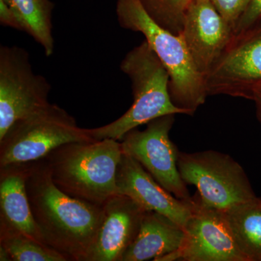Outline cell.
Here are the masks:
<instances>
[{
    "label": "cell",
    "instance_id": "10",
    "mask_svg": "<svg viewBox=\"0 0 261 261\" xmlns=\"http://www.w3.org/2000/svg\"><path fill=\"white\" fill-rule=\"evenodd\" d=\"M193 199L181 247L157 261H248L238 248L224 214L203 205L197 195Z\"/></svg>",
    "mask_w": 261,
    "mask_h": 261
},
{
    "label": "cell",
    "instance_id": "6",
    "mask_svg": "<svg viewBox=\"0 0 261 261\" xmlns=\"http://www.w3.org/2000/svg\"><path fill=\"white\" fill-rule=\"evenodd\" d=\"M178 168L185 183L196 187L201 202L215 210L224 213L258 198L241 165L227 154L179 152Z\"/></svg>",
    "mask_w": 261,
    "mask_h": 261
},
{
    "label": "cell",
    "instance_id": "18",
    "mask_svg": "<svg viewBox=\"0 0 261 261\" xmlns=\"http://www.w3.org/2000/svg\"><path fill=\"white\" fill-rule=\"evenodd\" d=\"M0 245L8 250L13 261H68L55 249L13 230L0 228Z\"/></svg>",
    "mask_w": 261,
    "mask_h": 261
},
{
    "label": "cell",
    "instance_id": "16",
    "mask_svg": "<svg viewBox=\"0 0 261 261\" xmlns=\"http://www.w3.org/2000/svg\"><path fill=\"white\" fill-rule=\"evenodd\" d=\"M233 238L248 261H261L260 198L223 213Z\"/></svg>",
    "mask_w": 261,
    "mask_h": 261
},
{
    "label": "cell",
    "instance_id": "17",
    "mask_svg": "<svg viewBox=\"0 0 261 261\" xmlns=\"http://www.w3.org/2000/svg\"><path fill=\"white\" fill-rule=\"evenodd\" d=\"M18 17L25 32L40 44L44 54L50 57L54 53L51 15L54 4L50 0H5Z\"/></svg>",
    "mask_w": 261,
    "mask_h": 261
},
{
    "label": "cell",
    "instance_id": "20",
    "mask_svg": "<svg viewBox=\"0 0 261 261\" xmlns=\"http://www.w3.org/2000/svg\"><path fill=\"white\" fill-rule=\"evenodd\" d=\"M218 13L234 30L239 20L245 13L250 0H208Z\"/></svg>",
    "mask_w": 261,
    "mask_h": 261
},
{
    "label": "cell",
    "instance_id": "3",
    "mask_svg": "<svg viewBox=\"0 0 261 261\" xmlns=\"http://www.w3.org/2000/svg\"><path fill=\"white\" fill-rule=\"evenodd\" d=\"M120 68L132 83L133 104L112 123L87 128V133L94 140H121L130 130L159 117L188 115L171 100L169 73L145 39L127 53Z\"/></svg>",
    "mask_w": 261,
    "mask_h": 261
},
{
    "label": "cell",
    "instance_id": "8",
    "mask_svg": "<svg viewBox=\"0 0 261 261\" xmlns=\"http://www.w3.org/2000/svg\"><path fill=\"white\" fill-rule=\"evenodd\" d=\"M51 85L33 70L28 51L0 47V139L19 120L47 106Z\"/></svg>",
    "mask_w": 261,
    "mask_h": 261
},
{
    "label": "cell",
    "instance_id": "13",
    "mask_svg": "<svg viewBox=\"0 0 261 261\" xmlns=\"http://www.w3.org/2000/svg\"><path fill=\"white\" fill-rule=\"evenodd\" d=\"M119 194L129 197L147 211L169 218L186 227L194 207L192 201L180 200L165 190L138 161L123 152L116 173Z\"/></svg>",
    "mask_w": 261,
    "mask_h": 261
},
{
    "label": "cell",
    "instance_id": "21",
    "mask_svg": "<svg viewBox=\"0 0 261 261\" xmlns=\"http://www.w3.org/2000/svg\"><path fill=\"white\" fill-rule=\"evenodd\" d=\"M260 16L261 0H250L247 9L245 10V13L239 20L238 23L233 30V34L246 28Z\"/></svg>",
    "mask_w": 261,
    "mask_h": 261
},
{
    "label": "cell",
    "instance_id": "15",
    "mask_svg": "<svg viewBox=\"0 0 261 261\" xmlns=\"http://www.w3.org/2000/svg\"><path fill=\"white\" fill-rule=\"evenodd\" d=\"M185 237V228L164 215L146 211L140 232L128 247L121 261H157L176 251Z\"/></svg>",
    "mask_w": 261,
    "mask_h": 261
},
{
    "label": "cell",
    "instance_id": "19",
    "mask_svg": "<svg viewBox=\"0 0 261 261\" xmlns=\"http://www.w3.org/2000/svg\"><path fill=\"white\" fill-rule=\"evenodd\" d=\"M193 0H140L149 16L175 35L183 28L187 10Z\"/></svg>",
    "mask_w": 261,
    "mask_h": 261
},
{
    "label": "cell",
    "instance_id": "25",
    "mask_svg": "<svg viewBox=\"0 0 261 261\" xmlns=\"http://www.w3.org/2000/svg\"><path fill=\"white\" fill-rule=\"evenodd\" d=\"M260 203H261V198H260Z\"/></svg>",
    "mask_w": 261,
    "mask_h": 261
},
{
    "label": "cell",
    "instance_id": "5",
    "mask_svg": "<svg viewBox=\"0 0 261 261\" xmlns=\"http://www.w3.org/2000/svg\"><path fill=\"white\" fill-rule=\"evenodd\" d=\"M93 140L69 113L49 103L19 120L0 139V168L35 162L60 146Z\"/></svg>",
    "mask_w": 261,
    "mask_h": 261
},
{
    "label": "cell",
    "instance_id": "23",
    "mask_svg": "<svg viewBox=\"0 0 261 261\" xmlns=\"http://www.w3.org/2000/svg\"><path fill=\"white\" fill-rule=\"evenodd\" d=\"M252 101L255 102V108H256L257 118L261 126V91L255 94Z\"/></svg>",
    "mask_w": 261,
    "mask_h": 261
},
{
    "label": "cell",
    "instance_id": "22",
    "mask_svg": "<svg viewBox=\"0 0 261 261\" xmlns=\"http://www.w3.org/2000/svg\"><path fill=\"white\" fill-rule=\"evenodd\" d=\"M0 23L4 27H10L22 32L18 17L5 0H0Z\"/></svg>",
    "mask_w": 261,
    "mask_h": 261
},
{
    "label": "cell",
    "instance_id": "7",
    "mask_svg": "<svg viewBox=\"0 0 261 261\" xmlns=\"http://www.w3.org/2000/svg\"><path fill=\"white\" fill-rule=\"evenodd\" d=\"M205 80L208 96L252 100L261 91V16L233 34Z\"/></svg>",
    "mask_w": 261,
    "mask_h": 261
},
{
    "label": "cell",
    "instance_id": "9",
    "mask_svg": "<svg viewBox=\"0 0 261 261\" xmlns=\"http://www.w3.org/2000/svg\"><path fill=\"white\" fill-rule=\"evenodd\" d=\"M174 121L175 115H167L149 122L145 130H130L121 140L122 150L138 161L165 190L180 200L191 202L178 171L180 151L169 138Z\"/></svg>",
    "mask_w": 261,
    "mask_h": 261
},
{
    "label": "cell",
    "instance_id": "14",
    "mask_svg": "<svg viewBox=\"0 0 261 261\" xmlns=\"http://www.w3.org/2000/svg\"><path fill=\"white\" fill-rule=\"evenodd\" d=\"M25 179L27 164L0 168V228L24 233L46 245L33 216Z\"/></svg>",
    "mask_w": 261,
    "mask_h": 261
},
{
    "label": "cell",
    "instance_id": "24",
    "mask_svg": "<svg viewBox=\"0 0 261 261\" xmlns=\"http://www.w3.org/2000/svg\"><path fill=\"white\" fill-rule=\"evenodd\" d=\"M0 260L1 261H12L11 255L6 248L3 245H0Z\"/></svg>",
    "mask_w": 261,
    "mask_h": 261
},
{
    "label": "cell",
    "instance_id": "12",
    "mask_svg": "<svg viewBox=\"0 0 261 261\" xmlns=\"http://www.w3.org/2000/svg\"><path fill=\"white\" fill-rule=\"evenodd\" d=\"M145 208L123 194L102 205V216L95 238L84 261H121L140 232Z\"/></svg>",
    "mask_w": 261,
    "mask_h": 261
},
{
    "label": "cell",
    "instance_id": "1",
    "mask_svg": "<svg viewBox=\"0 0 261 261\" xmlns=\"http://www.w3.org/2000/svg\"><path fill=\"white\" fill-rule=\"evenodd\" d=\"M27 195L44 243L68 260L84 261L100 225L102 206L70 197L55 185L44 159L27 164Z\"/></svg>",
    "mask_w": 261,
    "mask_h": 261
},
{
    "label": "cell",
    "instance_id": "11",
    "mask_svg": "<svg viewBox=\"0 0 261 261\" xmlns=\"http://www.w3.org/2000/svg\"><path fill=\"white\" fill-rule=\"evenodd\" d=\"M233 34V29L208 0H193L179 36L196 68L205 78Z\"/></svg>",
    "mask_w": 261,
    "mask_h": 261
},
{
    "label": "cell",
    "instance_id": "4",
    "mask_svg": "<svg viewBox=\"0 0 261 261\" xmlns=\"http://www.w3.org/2000/svg\"><path fill=\"white\" fill-rule=\"evenodd\" d=\"M116 15L122 28L143 34L168 70L173 104L188 116L195 114L208 95L205 77L196 68L182 38L152 20L140 0H117Z\"/></svg>",
    "mask_w": 261,
    "mask_h": 261
},
{
    "label": "cell",
    "instance_id": "2",
    "mask_svg": "<svg viewBox=\"0 0 261 261\" xmlns=\"http://www.w3.org/2000/svg\"><path fill=\"white\" fill-rule=\"evenodd\" d=\"M122 154L121 142L105 139L65 144L43 159L51 179L61 191L102 206L119 194L116 173Z\"/></svg>",
    "mask_w": 261,
    "mask_h": 261
}]
</instances>
